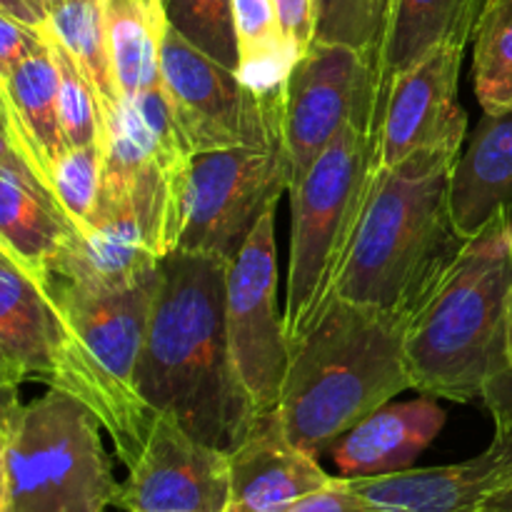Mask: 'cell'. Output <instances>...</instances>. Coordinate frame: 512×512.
Instances as JSON below:
<instances>
[{"instance_id":"obj_7","label":"cell","mask_w":512,"mask_h":512,"mask_svg":"<svg viewBox=\"0 0 512 512\" xmlns=\"http://www.w3.org/2000/svg\"><path fill=\"white\" fill-rule=\"evenodd\" d=\"M93 410L50 388L23 405L5 448L10 512H105L118 485Z\"/></svg>"},{"instance_id":"obj_39","label":"cell","mask_w":512,"mask_h":512,"mask_svg":"<svg viewBox=\"0 0 512 512\" xmlns=\"http://www.w3.org/2000/svg\"><path fill=\"white\" fill-rule=\"evenodd\" d=\"M0 265H15V268H20L18 260L13 258V253H10V250L5 248L3 243H0ZM20 270H23V268H20Z\"/></svg>"},{"instance_id":"obj_40","label":"cell","mask_w":512,"mask_h":512,"mask_svg":"<svg viewBox=\"0 0 512 512\" xmlns=\"http://www.w3.org/2000/svg\"><path fill=\"white\" fill-rule=\"evenodd\" d=\"M0 375H13V378L23 380V378H20V375H18V373H15V370H13V365H10V363H8V360H5V358H3V355H0Z\"/></svg>"},{"instance_id":"obj_23","label":"cell","mask_w":512,"mask_h":512,"mask_svg":"<svg viewBox=\"0 0 512 512\" xmlns=\"http://www.w3.org/2000/svg\"><path fill=\"white\" fill-rule=\"evenodd\" d=\"M48 33L68 50L98 98L100 118L120 105L105 38L103 0H55L48 10Z\"/></svg>"},{"instance_id":"obj_33","label":"cell","mask_w":512,"mask_h":512,"mask_svg":"<svg viewBox=\"0 0 512 512\" xmlns=\"http://www.w3.org/2000/svg\"><path fill=\"white\" fill-rule=\"evenodd\" d=\"M0 168H8V170H13V173L23 175V178L33 180V183L43 185V180L35 175V170L30 168V163L25 160V155L20 153V148L15 145V140L10 138V135L5 133L3 128H0ZM43 188H45V185H43ZM45 190H48V188H45ZM48 193H50V190H48Z\"/></svg>"},{"instance_id":"obj_12","label":"cell","mask_w":512,"mask_h":512,"mask_svg":"<svg viewBox=\"0 0 512 512\" xmlns=\"http://www.w3.org/2000/svg\"><path fill=\"white\" fill-rule=\"evenodd\" d=\"M465 45L445 43L395 75L375 130L373 170L435 150H463L468 115L458 103Z\"/></svg>"},{"instance_id":"obj_11","label":"cell","mask_w":512,"mask_h":512,"mask_svg":"<svg viewBox=\"0 0 512 512\" xmlns=\"http://www.w3.org/2000/svg\"><path fill=\"white\" fill-rule=\"evenodd\" d=\"M160 83L193 153L278 148L280 90L268 98L255 93L170 23L160 45Z\"/></svg>"},{"instance_id":"obj_36","label":"cell","mask_w":512,"mask_h":512,"mask_svg":"<svg viewBox=\"0 0 512 512\" xmlns=\"http://www.w3.org/2000/svg\"><path fill=\"white\" fill-rule=\"evenodd\" d=\"M0 128L5 130V133L10 135V138L15 140V145H18V133H15V120H13V113H10V103H8V95H5V88L0 85ZM20 148V145H18ZM23 153V150H20Z\"/></svg>"},{"instance_id":"obj_27","label":"cell","mask_w":512,"mask_h":512,"mask_svg":"<svg viewBox=\"0 0 512 512\" xmlns=\"http://www.w3.org/2000/svg\"><path fill=\"white\" fill-rule=\"evenodd\" d=\"M45 38H48L55 65H58V115L65 145L78 148V145L103 143V118H100L93 88L68 55V50L50 33H45Z\"/></svg>"},{"instance_id":"obj_14","label":"cell","mask_w":512,"mask_h":512,"mask_svg":"<svg viewBox=\"0 0 512 512\" xmlns=\"http://www.w3.org/2000/svg\"><path fill=\"white\" fill-rule=\"evenodd\" d=\"M160 260L138 210L125 200L98 198L93 220L68 235L50 278L93 290H120L153 275Z\"/></svg>"},{"instance_id":"obj_15","label":"cell","mask_w":512,"mask_h":512,"mask_svg":"<svg viewBox=\"0 0 512 512\" xmlns=\"http://www.w3.org/2000/svg\"><path fill=\"white\" fill-rule=\"evenodd\" d=\"M225 512H283L333 483L318 458L290 443L278 420L263 418L228 453Z\"/></svg>"},{"instance_id":"obj_29","label":"cell","mask_w":512,"mask_h":512,"mask_svg":"<svg viewBox=\"0 0 512 512\" xmlns=\"http://www.w3.org/2000/svg\"><path fill=\"white\" fill-rule=\"evenodd\" d=\"M283 512H378L358 490L353 488L348 478H333L325 488L305 495L295 505Z\"/></svg>"},{"instance_id":"obj_42","label":"cell","mask_w":512,"mask_h":512,"mask_svg":"<svg viewBox=\"0 0 512 512\" xmlns=\"http://www.w3.org/2000/svg\"><path fill=\"white\" fill-rule=\"evenodd\" d=\"M385 3H388V10H390V0H385Z\"/></svg>"},{"instance_id":"obj_34","label":"cell","mask_w":512,"mask_h":512,"mask_svg":"<svg viewBox=\"0 0 512 512\" xmlns=\"http://www.w3.org/2000/svg\"><path fill=\"white\" fill-rule=\"evenodd\" d=\"M0 15L18 20L28 28L40 30V33H48V18L30 0H0Z\"/></svg>"},{"instance_id":"obj_38","label":"cell","mask_w":512,"mask_h":512,"mask_svg":"<svg viewBox=\"0 0 512 512\" xmlns=\"http://www.w3.org/2000/svg\"><path fill=\"white\" fill-rule=\"evenodd\" d=\"M480 512H512V485L510 488H505L500 495H495V498L490 500V503Z\"/></svg>"},{"instance_id":"obj_13","label":"cell","mask_w":512,"mask_h":512,"mask_svg":"<svg viewBox=\"0 0 512 512\" xmlns=\"http://www.w3.org/2000/svg\"><path fill=\"white\" fill-rule=\"evenodd\" d=\"M115 505L125 512H225L228 453L190 435L170 415H155L140 453L130 460Z\"/></svg>"},{"instance_id":"obj_22","label":"cell","mask_w":512,"mask_h":512,"mask_svg":"<svg viewBox=\"0 0 512 512\" xmlns=\"http://www.w3.org/2000/svg\"><path fill=\"white\" fill-rule=\"evenodd\" d=\"M110 68L120 100L160 85L165 10L160 0H103Z\"/></svg>"},{"instance_id":"obj_25","label":"cell","mask_w":512,"mask_h":512,"mask_svg":"<svg viewBox=\"0 0 512 512\" xmlns=\"http://www.w3.org/2000/svg\"><path fill=\"white\" fill-rule=\"evenodd\" d=\"M103 188V143L68 148L50 170V193L73 230H85Z\"/></svg>"},{"instance_id":"obj_10","label":"cell","mask_w":512,"mask_h":512,"mask_svg":"<svg viewBox=\"0 0 512 512\" xmlns=\"http://www.w3.org/2000/svg\"><path fill=\"white\" fill-rule=\"evenodd\" d=\"M283 190L288 170L278 148L195 153L180 193L175 250L230 263Z\"/></svg>"},{"instance_id":"obj_1","label":"cell","mask_w":512,"mask_h":512,"mask_svg":"<svg viewBox=\"0 0 512 512\" xmlns=\"http://www.w3.org/2000/svg\"><path fill=\"white\" fill-rule=\"evenodd\" d=\"M225 275L228 260L208 255L173 250L160 260L135 383L153 413L230 453L258 423L230 370Z\"/></svg>"},{"instance_id":"obj_41","label":"cell","mask_w":512,"mask_h":512,"mask_svg":"<svg viewBox=\"0 0 512 512\" xmlns=\"http://www.w3.org/2000/svg\"><path fill=\"white\" fill-rule=\"evenodd\" d=\"M30 3H33L35 8H38L40 13H43L45 18H48V10L53 8V3H55V0H30Z\"/></svg>"},{"instance_id":"obj_3","label":"cell","mask_w":512,"mask_h":512,"mask_svg":"<svg viewBox=\"0 0 512 512\" xmlns=\"http://www.w3.org/2000/svg\"><path fill=\"white\" fill-rule=\"evenodd\" d=\"M512 288V213L500 210L465 240L403 333L410 390L453 403H488L512 380L505 300Z\"/></svg>"},{"instance_id":"obj_35","label":"cell","mask_w":512,"mask_h":512,"mask_svg":"<svg viewBox=\"0 0 512 512\" xmlns=\"http://www.w3.org/2000/svg\"><path fill=\"white\" fill-rule=\"evenodd\" d=\"M5 448H8V440L0 443V512H10V483L8 463H5Z\"/></svg>"},{"instance_id":"obj_37","label":"cell","mask_w":512,"mask_h":512,"mask_svg":"<svg viewBox=\"0 0 512 512\" xmlns=\"http://www.w3.org/2000/svg\"><path fill=\"white\" fill-rule=\"evenodd\" d=\"M505 358H508L512 370V288L508 300H505Z\"/></svg>"},{"instance_id":"obj_9","label":"cell","mask_w":512,"mask_h":512,"mask_svg":"<svg viewBox=\"0 0 512 512\" xmlns=\"http://www.w3.org/2000/svg\"><path fill=\"white\" fill-rule=\"evenodd\" d=\"M275 208L270 205L228 263L225 275V340L230 370L255 423L278 408L290 360L283 315L278 313Z\"/></svg>"},{"instance_id":"obj_2","label":"cell","mask_w":512,"mask_h":512,"mask_svg":"<svg viewBox=\"0 0 512 512\" xmlns=\"http://www.w3.org/2000/svg\"><path fill=\"white\" fill-rule=\"evenodd\" d=\"M460 150H435L373 170L333 298L370 305L408 323L465 240L450 205Z\"/></svg>"},{"instance_id":"obj_20","label":"cell","mask_w":512,"mask_h":512,"mask_svg":"<svg viewBox=\"0 0 512 512\" xmlns=\"http://www.w3.org/2000/svg\"><path fill=\"white\" fill-rule=\"evenodd\" d=\"M25 160L50 190V170L68 150L58 115V65L48 38L3 83ZM53 195V193H50Z\"/></svg>"},{"instance_id":"obj_18","label":"cell","mask_w":512,"mask_h":512,"mask_svg":"<svg viewBox=\"0 0 512 512\" xmlns=\"http://www.w3.org/2000/svg\"><path fill=\"white\" fill-rule=\"evenodd\" d=\"M488 0H390L383 38L375 50L378 108L390 80L433 48L458 43L468 48Z\"/></svg>"},{"instance_id":"obj_4","label":"cell","mask_w":512,"mask_h":512,"mask_svg":"<svg viewBox=\"0 0 512 512\" xmlns=\"http://www.w3.org/2000/svg\"><path fill=\"white\" fill-rule=\"evenodd\" d=\"M405 320L333 298L290 348L278 420L285 438L320 460L350 428L410 390Z\"/></svg>"},{"instance_id":"obj_6","label":"cell","mask_w":512,"mask_h":512,"mask_svg":"<svg viewBox=\"0 0 512 512\" xmlns=\"http://www.w3.org/2000/svg\"><path fill=\"white\" fill-rule=\"evenodd\" d=\"M375 125L348 123L290 185V265L283 328L293 348L333 300L373 180Z\"/></svg>"},{"instance_id":"obj_8","label":"cell","mask_w":512,"mask_h":512,"mask_svg":"<svg viewBox=\"0 0 512 512\" xmlns=\"http://www.w3.org/2000/svg\"><path fill=\"white\" fill-rule=\"evenodd\" d=\"M375 53L338 43H313L290 68L278 95V150L288 188L338 138L348 123L378 130Z\"/></svg>"},{"instance_id":"obj_17","label":"cell","mask_w":512,"mask_h":512,"mask_svg":"<svg viewBox=\"0 0 512 512\" xmlns=\"http://www.w3.org/2000/svg\"><path fill=\"white\" fill-rule=\"evenodd\" d=\"M450 205L463 238H473L500 210L512 213V110L483 115L450 175Z\"/></svg>"},{"instance_id":"obj_31","label":"cell","mask_w":512,"mask_h":512,"mask_svg":"<svg viewBox=\"0 0 512 512\" xmlns=\"http://www.w3.org/2000/svg\"><path fill=\"white\" fill-rule=\"evenodd\" d=\"M275 8H278L285 35L298 55H303L315 43L313 0H275Z\"/></svg>"},{"instance_id":"obj_24","label":"cell","mask_w":512,"mask_h":512,"mask_svg":"<svg viewBox=\"0 0 512 512\" xmlns=\"http://www.w3.org/2000/svg\"><path fill=\"white\" fill-rule=\"evenodd\" d=\"M473 85L485 115L512 110V0H488L475 28Z\"/></svg>"},{"instance_id":"obj_26","label":"cell","mask_w":512,"mask_h":512,"mask_svg":"<svg viewBox=\"0 0 512 512\" xmlns=\"http://www.w3.org/2000/svg\"><path fill=\"white\" fill-rule=\"evenodd\" d=\"M160 3H163L165 20L185 40L225 68L238 70L233 0H160Z\"/></svg>"},{"instance_id":"obj_16","label":"cell","mask_w":512,"mask_h":512,"mask_svg":"<svg viewBox=\"0 0 512 512\" xmlns=\"http://www.w3.org/2000/svg\"><path fill=\"white\" fill-rule=\"evenodd\" d=\"M445 425L438 400L415 398L385 403L350 428L330 455L340 478H378L408 470Z\"/></svg>"},{"instance_id":"obj_30","label":"cell","mask_w":512,"mask_h":512,"mask_svg":"<svg viewBox=\"0 0 512 512\" xmlns=\"http://www.w3.org/2000/svg\"><path fill=\"white\" fill-rule=\"evenodd\" d=\"M45 43V33L28 28V25L18 23L13 18L0 15V85L8 80L13 68L23 63L30 53Z\"/></svg>"},{"instance_id":"obj_5","label":"cell","mask_w":512,"mask_h":512,"mask_svg":"<svg viewBox=\"0 0 512 512\" xmlns=\"http://www.w3.org/2000/svg\"><path fill=\"white\" fill-rule=\"evenodd\" d=\"M158 273L160 265L153 275L120 290L48 280L60 318L58 365L50 388L75 395L93 410L123 465L140 453L158 415L143 403L135 383Z\"/></svg>"},{"instance_id":"obj_32","label":"cell","mask_w":512,"mask_h":512,"mask_svg":"<svg viewBox=\"0 0 512 512\" xmlns=\"http://www.w3.org/2000/svg\"><path fill=\"white\" fill-rule=\"evenodd\" d=\"M20 383L23 380L13 378V375H0V443L10 438L15 423L20 418Z\"/></svg>"},{"instance_id":"obj_21","label":"cell","mask_w":512,"mask_h":512,"mask_svg":"<svg viewBox=\"0 0 512 512\" xmlns=\"http://www.w3.org/2000/svg\"><path fill=\"white\" fill-rule=\"evenodd\" d=\"M70 233L73 225L43 185L0 168V243L25 273L48 283Z\"/></svg>"},{"instance_id":"obj_19","label":"cell","mask_w":512,"mask_h":512,"mask_svg":"<svg viewBox=\"0 0 512 512\" xmlns=\"http://www.w3.org/2000/svg\"><path fill=\"white\" fill-rule=\"evenodd\" d=\"M60 348V318L48 283L0 265V355L23 380L50 388Z\"/></svg>"},{"instance_id":"obj_28","label":"cell","mask_w":512,"mask_h":512,"mask_svg":"<svg viewBox=\"0 0 512 512\" xmlns=\"http://www.w3.org/2000/svg\"><path fill=\"white\" fill-rule=\"evenodd\" d=\"M315 43H338L375 53L383 38L385 0H313Z\"/></svg>"}]
</instances>
